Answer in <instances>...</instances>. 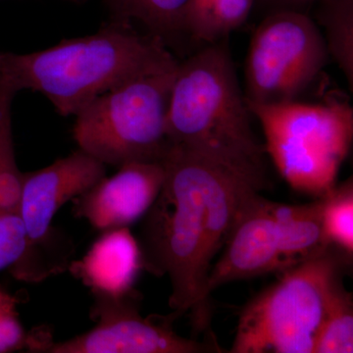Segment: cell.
<instances>
[{"label": "cell", "instance_id": "17", "mask_svg": "<svg viewBox=\"0 0 353 353\" xmlns=\"http://www.w3.org/2000/svg\"><path fill=\"white\" fill-rule=\"evenodd\" d=\"M317 22L324 28L329 57L343 71L352 90L353 0H319Z\"/></svg>", "mask_w": 353, "mask_h": 353}, {"label": "cell", "instance_id": "19", "mask_svg": "<svg viewBox=\"0 0 353 353\" xmlns=\"http://www.w3.org/2000/svg\"><path fill=\"white\" fill-rule=\"evenodd\" d=\"M322 199V219L330 243L352 259L353 254V183L334 185Z\"/></svg>", "mask_w": 353, "mask_h": 353}, {"label": "cell", "instance_id": "14", "mask_svg": "<svg viewBox=\"0 0 353 353\" xmlns=\"http://www.w3.org/2000/svg\"><path fill=\"white\" fill-rule=\"evenodd\" d=\"M113 19L139 23L167 46L188 36L192 0H105Z\"/></svg>", "mask_w": 353, "mask_h": 353}, {"label": "cell", "instance_id": "1", "mask_svg": "<svg viewBox=\"0 0 353 353\" xmlns=\"http://www.w3.org/2000/svg\"><path fill=\"white\" fill-rule=\"evenodd\" d=\"M161 190L141 227L143 269L167 276L175 319L189 313L196 334L216 341L208 281L245 204L259 190L205 158L172 145Z\"/></svg>", "mask_w": 353, "mask_h": 353}, {"label": "cell", "instance_id": "8", "mask_svg": "<svg viewBox=\"0 0 353 353\" xmlns=\"http://www.w3.org/2000/svg\"><path fill=\"white\" fill-rule=\"evenodd\" d=\"M315 21L301 10L277 9L253 34L245 61V101H297L316 82L329 59Z\"/></svg>", "mask_w": 353, "mask_h": 353}, {"label": "cell", "instance_id": "15", "mask_svg": "<svg viewBox=\"0 0 353 353\" xmlns=\"http://www.w3.org/2000/svg\"><path fill=\"white\" fill-rule=\"evenodd\" d=\"M255 0H192L188 34L194 41L215 43L229 38L248 19Z\"/></svg>", "mask_w": 353, "mask_h": 353}, {"label": "cell", "instance_id": "9", "mask_svg": "<svg viewBox=\"0 0 353 353\" xmlns=\"http://www.w3.org/2000/svg\"><path fill=\"white\" fill-rule=\"evenodd\" d=\"M90 331L63 341H51L43 353H208L223 352L217 341H199L176 333L171 314L161 320L139 312L141 294L94 296Z\"/></svg>", "mask_w": 353, "mask_h": 353}, {"label": "cell", "instance_id": "18", "mask_svg": "<svg viewBox=\"0 0 353 353\" xmlns=\"http://www.w3.org/2000/svg\"><path fill=\"white\" fill-rule=\"evenodd\" d=\"M353 352L352 294L338 283L330 299L313 353Z\"/></svg>", "mask_w": 353, "mask_h": 353}, {"label": "cell", "instance_id": "22", "mask_svg": "<svg viewBox=\"0 0 353 353\" xmlns=\"http://www.w3.org/2000/svg\"><path fill=\"white\" fill-rule=\"evenodd\" d=\"M264 1L275 6L277 9L301 10V7L309 6V4L313 3V2H318L319 0H264Z\"/></svg>", "mask_w": 353, "mask_h": 353}, {"label": "cell", "instance_id": "11", "mask_svg": "<svg viewBox=\"0 0 353 353\" xmlns=\"http://www.w3.org/2000/svg\"><path fill=\"white\" fill-rule=\"evenodd\" d=\"M270 201L259 194L245 204L225 252L209 272V292L221 285L280 271V248Z\"/></svg>", "mask_w": 353, "mask_h": 353}, {"label": "cell", "instance_id": "21", "mask_svg": "<svg viewBox=\"0 0 353 353\" xmlns=\"http://www.w3.org/2000/svg\"><path fill=\"white\" fill-rule=\"evenodd\" d=\"M27 248V233L19 212H0V272L19 261Z\"/></svg>", "mask_w": 353, "mask_h": 353}, {"label": "cell", "instance_id": "10", "mask_svg": "<svg viewBox=\"0 0 353 353\" xmlns=\"http://www.w3.org/2000/svg\"><path fill=\"white\" fill-rule=\"evenodd\" d=\"M164 178L162 162L122 165L72 201L74 214L101 232L129 228L152 208Z\"/></svg>", "mask_w": 353, "mask_h": 353}, {"label": "cell", "instance_id": "12", "mask_svg": "<svg viewBox=\"0 0 353 353\" xmlns=\"http://www.w3.org/2000/svg\"><path fill=\"white\" fill-rule=\"evenodd\" d=\"M141 269L139 241L129 228H121L102 232L82 259L71 261L68 270L94 296L120 297L136 290Z\"/></svg>", "mask_w": 353, "mask_h": 353}, {"label": "cell", "instance_id": "5", "mask_svg": "<svg viewBox=\"0 0 353 353\" xmlns=\"http://www.w3.org/2000/svg\"><path fill=\"white\" fill-rule=\"evenodd\" d=\"M178 66L128 81L79 111L73 126L79 150L117 168L163 161L172 146L167 115Z\"/></svg>", "mask_w": 353, "mask_h": 353}, {"label": "cell", "instance_id": "3", "mask_svg": "<svg viewBox=\"0 0 353 353\" xmlns=\"http://www.w3.org/2000/svg\"><path fill=\"white\" fill-rule=\"evenodd\" d=\"M179 63L161 39L113 19L94 34L46 50L24 54L0 50V78L18 92H39L67 117L128 81Z\"/></svg>", "mask_w": 353, "mask_h": 353}, {"label": "cell", "instance_id": "2", "mask_svg": "<svg viewBox=\"0 0 353 353\" xmlns=\"http://www.w3.org/2000/svg\"><path fill=\"white\" fill-rule=\"evenodd\" d=\"M228 41L208 44L179 63L167 132L172 145L219 165L260 192L268 183L266 150L253 132Z\"/></svg>", "mask_w": 353, "mask_h": 353}, {"label": "cell", "instance_id": "7", "mask_svg": "<svg viewBox=\"0 0 353 353\" xmlns=\"http://www.w3.org/2000/svg\"><path fill=\"white\" fill-rule=\"evenodd\" d=\"M106 176V166L78 150L39 170L24 173L19 214L27 233L24 254L9 272L15 280L39 283L68 270L74 245L53 219L67 202Z\"/></svg>", "mask_w": 353, "mask_h": 353}, {"label": "cell", "instance_id": "13", "mask_svg": "<svg viewBox=\"0 0 353 353\" xmlns=\"http://www.w3.org/2000/svg\"><path fill=\"white\" fill-rule=\"evenodd\" d=\"M277 228L280 272L303 263L334 248L325 234L322 199L301 205L270 202Z\"/></svg>", "mask_w": 353, "mask_h": 353}, {"label": "cell", "instance_id": "6", "mask_svg": "<svg viewBox=\"0 0 353 353\" xmlns=\"http://www.w3.org/2000/svg\"><path fill=\"white\" fill-rule=\"evenodd\" d=\"M248 106L263 130L267 155L292 189L315 199L333 189L352 145L348 102L334 97L323 103Z\"/></svg>", "mask_w": 353, "mask_h": 353}, {"label": "cell", "instance_id": "4", "mask_svg": "<svg viewBox=\"0 0 353 353\" xmlns=\"http://www.w3.org/2000/svg\"><path fill=\"white\" fill-rule=\"evenodd\" d=\"M350 257L338 248L280 272L245 304L231 353H313L334 288Z\"/></svg>", "mask_w": 353, "mask_h": 353}, {"label": "cell", "instance_id": "20", "mask_svg": "<svg viewBox=\"0 0 353 353\" xmlns=\"http://www.w3.org/2000/svg\"><path fill=\"white\" fill-rule=\"evenodd\" d=\"M18 303L19 299L0 284V353L27 350L30 333L20 321Z\"/></svg>", "mask_w": 353, "mask_h": 353}, {"label": "cell", "instance_id": "16", "mask_svg": "<svg viewBox=\"0 0 353 353\" xmlns=\"http://www.w3.org/2000/svg\"><path fill=\"white\" fill-rule=\"evenodd\" d=\"M0 78V212H18L24 173L16 161L12 128V102L17 94Z\"/></svg>", "mask_w": 353, "mask_h": 353}]
</instances>
